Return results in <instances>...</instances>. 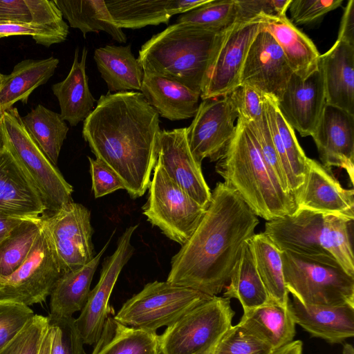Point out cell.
<instances>
[{
	"mask_svg": "<svg viewBox=\"0 0 354 354\" xmlns=\"http://www.w3.org/2000/svg\"><path fill=\"white\" fill-rule=\"evenodd\" d=\"M160 131V115L141 92H109L84 120L82 136L136 198L148 189Z\"/></svg>",
	"mask_w": 354,
	"mask_h": 354,
	"instance_id": "cell-1",
	"label": "cell"
},
{
	"mask_svg": "<svg viewBox=\"0 0 354 354\" xmlns=\"http://www.w3.org/2000/svg\"><path fill=\"white\" fill-rule=\"evenodd\" d=\"M259 223L241 197L218 182L196 229L172 257L167 281L216 296L229 281L244 243Z\"/></svg>",
	"mask_w": 354,
	"mask_h": 354,
	"instance_id": "cell-2",
	"label": "cell"
},
{
	"mask_svg": "<svg viewBox=\"0 0 354 354\" xmlns=\"http://www.w3.org/2000/svg\"><path fill=\"white\" fill-rule=\"evenodd\" d=\"M216 171L252 212L268 221L293 214L295 196L285 192L272 176L246 122L239 118L234 134L216 161Z\"/></svg>",
	"mask_w": 354,
	"mask_h": 354,
	"instance_id": "cell-3",
	"label": "cell"
},
{
	"mask_svg": "<svg viewBox=\"0 0 354 354\" xmlns=\"http://www.w3.org/2000/svg\"><path fill=\"white\" fill-rule=\"evenodd\" d=\"M223 30L176 23L147 41L138 59L144 73L169 78L201 93Z\"/></svg>",
	"mask_w": 354,
	"mask_h": 354,
	"instance_id": "cell-4",
	"label": "cell"
},
{
	"mask_svg": "<svg viewBox=\"0 0 354 354\" xmlns=\"http://www.w3.org/2000/svg\"><path fill=\"white\" fill-rule=\"evenodd\" d=\"M350 222L333 215L297 210L293 214L266 221L263 232L281 252L331 256L354 276Z\"/></svg>",
	"mask_w": 354,
	"mask_h": 354,
	"instance_id": "cell-5",
	"label": "cell"
},
{
	"mask_svg": "<svg viewBox=\"0 0 354 354\" xmlns=\"http://www.w3.org/2000/svg\"><path fill=\"white\" fill-rule=\"evenodd\" d=\"M286 286L304 305L354 306V276L331 256L281 252Z\"/></svg>",
	"mask_w": 354,
	"mask_h": 354,
	"instance_id": "cell-6",
	"label": "cell"
},
{
	"mask_svg": "<svg viewBox=\"0 0 354 354\" xmlns=\"http://www.w3.org/2000/svg\"><path fill=\"white\" fill-rule=\"evenodd\" d=\"M1 136L43 198L48 214L72 202L73 187L64 179L26 129L17 107L0 115Z\"/></svg>",
	"mask_w": 354,
	"mask_h": 354,
	"instance_id": "cell-7",
	"label": "cell"
},
{
	"mask_svg": "<svg viewBox=\"0 0 354 354\" xmlns=\"http://www.w3.org/2000/svg\"><path fill=\"white\" fill-rule=\"evenodd\" d=\"M234 315L230 299L212 297L158 335L160 354H212L232 326Z\"/></svg>",
	"mask_w": 354,
	"mask_h": 354,
	"instance_id": "cell-8",
	"label": "cell"
},
{
	"mask_svg": "<svg viewBox=\"0 0 354 354\" xmlns=\"http://www.w3.org/2000/svg\"><path fill=\"white\" fill-rule=\"evenodd\" d=\"M212 297L167 281H155L128 299L113 318L125 326L156 333Z\"/></svg>",
	"mask_w": 354,
	"mask_h": 354,
	"instance_id": "cell-9",
	"label": "cell"
},
{
	"mask_svg": "<svg viewBox=\"0 0 354 354\" xmlns=\"http://www.w3.org/2000/svg\"><path fill=\"white\" fill-rule=\"evenodd\" d=\"M148 189L142 214L167 237L183 245L196 229L206 209L175 183L158 162Z\"/></svg>",
	"mask_w": 354,
	"mask_h": 354,
	"instance_id": "cell-10",
	"label": "cell"
},
{
	"mask_svg": "<svg viewBox=\"0 0 354 354\" xmlns=\"http://www.w3.org/2000/svg\"><path fill=\"white\" fill-rule=\"evenodd\" d=\"M62 274L58 257L43 217L39 233L27 258L0 285V299L28 306L42 303L50 296Z\"/></svg>",
	"mask_w": 354,
	"mask_h": 354,
	"instance_id": "cell-11",
	"label": "cell"
},
{
	"mask_svg": "<svg viewBox=\"0 0 354 354\" xmlns=\"http://www.w3.org/2000/svg\"><path fill=\"white\" fill-rule=\"evenodd\" d=\"M261 28V19L235 21L223 31L205 77L202 100L225 96L240 85L248 50Z\"/></svg>",
	"mask_w": 354,
	"mask_h": 354,
	"instance_id": "cell-12",
	"label": "cell"
},
{
	"mask_svg": "<svg viewBox=\"0 0 354 354\" xmlns=\"http://www.w3.org/2000/svg\"><path fill=\"white\" fill-rule=\"evenodd\" d=\"M44 220L62 274L79 269L93 259L91 212L86 207L72 201L44 215Z\"/></svg>",
	"mask_w": 354,
	"mask_h": 354,
	"instance_id": "cell-13",
	"label": "cell"
},
{
	"mask_svg": "<svg viewBox=\"0 0 354 354\" xmlns=\"http://www.w3.org/2000/svg\"><path fill=\"white\" fill-rule=\"evenodd\" d=\"M238 118L228 95L202 100L186 128L188 146L197 162L219 159L234 134Z\"/></svg>",
	"mask_w": 354,
	"mask_h": 354,
	"instance_id": "cell-14",
	"label": "cell"
},
{
	"mask_svg": "<svg viewBox=\"0 0 354 354\" xmlns=\"http://www.w3.org/2000/svg\"><path fill=\"white\" fill-rule=\"evenodd\" d=\"M138 227V225L129 227L120 236L115 250L104 260L100 279L90 290L84 307L75 319L84 344L91 345L97 342L106 319L113 311L109 304V298L121 270L133 254L131 239Z\"/></svg>",
	"mask_w": 354,
	"mask_h": 354,
	"instance_id": "cell-15",
	"label": "cell"
},
{
	"mask_svg": "<svg viewBox=\"0 0 354 354\" xmlns=\"http://www.w3.org/2000/svg\"><path fill=\"white\" fill-rule=\"evenodd\" d=\"M292 74L279 44L261 28L248 50L240 84L253 87L277 102Z\"/></svg>",
	"mask_w": 354,
	"mask_h": 354,
	"instance_id": "cell-16",
	"label": "cell"
},
{
	"mask_svg": "<svg viewBox=\"0 0 354 354\" xmlns=\"http://www.w3.org/2000/svg\"><path fill=\"white\" fill-rule=\"evenodd\" d=\"M156 162L191 198L207 208L212 192L204 178L201 165L189 150L186 128L161 130Z\"/></svg>",
	"mask_w": 354,
	"mask_h": 354,
	"instance_id": "cell-17",
	"label": "cell"
},
{
	"mask_svg": "<svg viewBox=\"0 0 354 354\" xmlns=\"http://www.w3.org/2000/svg\"><path fill=\"white\" fill-rule=\"evenodd\" d=\"M297 209L354 219L353 189L344 188L330 169L307 158L304 183L295 196Z\"/></svg>",
	"mask_w": 354,
	"mask_h": 354,
	"instance_id": "cell-18",
	"label": "cell"
},
{
	"mask_svg": "<svg viewBox=\"0 0 354 354\" xmlns=\"http://www.w3.org/2000/svg\"><path fill=\"white\" fill-rule=\"evenodd\" d=\"M46 205L30 178L10 149L0 142V216L39 220Z\"/></svg>",
	"mask_w": 354,
	"mask_h": 354,
	"instance_id": "cell-19",
	"label": "cell"
},
{
	"mask_svg": "<svg viewBox=\"0 0 354 354\" xmlns=\"http://www.w3.org/2000/svg\"><path fill=\"white\" fill-rule=\"evenodd\" d=\"M277 107L286 122L301 136H312L326 105L322 70L319 68L306 78L292 74Z\"/></svg>",
	"mask_w": 354,
	"mask_h": 354,
	"instance_id": "cell-20",
	"label": "cell"
},
{
	"mask_svg": "<svg viewBox=\"0 0 354 354\" xmlns=\"http://www.w3.org/2000/svg\"><path fill=\"white\" fill-rule=\"evenodd\" d=\"M322 165L344 169L354 180V115L326 104L312 135Z\"/></svg>",
	"mask_w": 354,
	"mask_h": 354,
	"instance_id": "cell-21",
	"label": "cell"
},
{
	"mask_svg": "<svg viewBox=\"0 0 354 354\" xmlns=\"http://www.w3.org/2000/svg\"><path fill=\"white\" fill-rule=\"evenodd\" d=\"M289 310L295 324L330 344H340L354 335V306L304 305L293 298Z\"/></svg>",
	"mask_w": 354,
	"mask_h": 354,
	"instance_id": "cell-22",
	"label": "cell"
},
{
	"mask_svg": "<svg viewBox=\"0 0 354 354\" xmlns=\"http://www.w3.org/2000/svg\"><path fill=\"white\" fill-rule=\"evenodd\" d=\"M326 104L354 115V46L336 40L320 55Z\"/></svg>",
	"mask_w": 354,
	"mask_h": 354,
	"instance_id": "cell-23",
	"label": "cell"
},
{
	"mask_svg": "<svg viewBox=\"0 0 354 354\" xmlns=\"http://www.w3.org/2000/svg\"><path fill=\"white\" fill-rule=\"evenodd\" d=\"M209 0H106L111 17L120 28L139 29L168 24L176 14L196 8Z\"/></svg>",
	"mask_w": 354,
	"mask_h": 354,
	"instance_id": "cell-24",
	"label": "cell"
},
{
	"mask_svg": "<svg viewBox=\"0 0 354 354\" xmlns=\"http://www.w3.org/2000/svg\"><path fill=\"white\" fill-rule=\"evenodd\" d=\"M140 91L159 115L181 120L194 117L201 93L169 78L144 73Z\"/></svg>",
	"mask_w": 354,
	"mask_h": 354,
	"instance_id": "cell-25",
	"label": "cell"
},
{
	"mask_svg": "<svg viewBox=\"0 0 354 354\" xmlns=\"http://www.w3.org/2000/svg\"><path fill=\"white\" fill-rule=\"evenodd\" d=\"M261 20L262 29L279 44L294 74L306 78L319 68L321 55L317 47L286 16L264 17Z\"/></svg>",
	"mask_w": 354,
	"mask_h": 354,
	"instance_id": "cell-26",
	"label": "cell"
},
{
	"mask_svg": "<svg viewBox=\"0 0 354 354\" xmlns=\"http://www.w3.org/2000/svg\"><path fill=\"white\" fill-rule=\"evenodd\" d=\"M88 50L84 47L79 60V49L75 50L73 62L66 77L52 86L57 97L62 118L71 127L77 126L90 115L95 99L88 87L86 73Z\"/></svg>",
	"mask_w": 354,
	"mask_h": 354,
	"instance_id": "cell-27",
	"label": "cell"
},
{
	"mask_svg": "<svg viewBox=\"0 0 354 354\" xmlns=\"http://www.w3.org/2000/svg\"><path fill=\"white\" fill-rule=\"evenodd\" d=\"M59 59H24L17 64L9 75H3L0 85V115L21 102L26 104L29 96L45 84L54 75Z\"/></svg>",
	"mask_w": 354,
	"mask_h": 354,
	"instance_id": "cell-28",
	"label": "cell"
},
{
	"mask_svg": "<svg viewBox=\"0 0 354 354\" xmlns=\"http://www.w3.org/2000/svg\"><path fill=\"white\" fill-rule=\"evenodd\" d=\"M114 232L90 262L79 269L61 275L50 295L49 315L57 317L72 316L73 313L83 309L88 299L95 272Z\"/></svg>",
	"mask_w": 354,
	"mask_h": 354,
	"instance_id": "cell-29",
	"label": "cell"
},
{
	"mask_svg": "<svg viewBox=\"0 0 354 354\" xmlns=\"http://www.w3.org/2000/svg\"><path fill=\"white\" fill-rule=\"evenodd\" d=\"M93 57L110 93L140 91L144 71L131 52V44L98 48Z\"/></svg>",
	"mask_w": 354,
	"mask_h": 354,
	"instance_id": "cell-30",
	"label": "cell"
},
{
	"mask_svg": "<svg viewBox=\"0 0 354 354\" xmlns=\"http://www.w3.org/2000/svg\"><path fill=\"white\" fill-rule=\"evenodd\" d=\"M240 324L266 342L275 351L293 341L295 323L288 307L272 300L243 312Z\"/></svg>",
	"mask_w": 354,
	"mask_h": 354,
	"instance_id": "cell-31",
	"label": "cell"
},
{
	"mask_svg": "<svg viewBox=\"0 0 354 354\" xmlns=\"http://www.w3.org/2000/svg\"><path fill=\"white\" fill-rule=\"evenodd\" d=\"M91 354H160L158 335L125 326L109 316Z\"/></svg>",
	"mask_w": 354,
	"mask_h": 354,
	"instance_id": "cell-32",
	"label": "cell"
},
{
	"mask_svg": "<svg viewBox=\"0 0 354 354\" xmlns=\"http://www.w3.org/2000/svg\"><path fill=\"white\" fill-rule=\"evenodd\" d=\"M71 28L81 30L84 37L90 32L104 31L119 43L127 36L114 23L104 0H54Z\"/></svg>",
	"mask_w": 354,
	"mask_h": 354,
	"instance_id": "cell-33",
	"label": "cell"
},
{
	"mask_svg": "<svg viewBox=\"0 0 354 354\" xmlns=\"http://www.w3.org/2000/svg\"><path fill=\"white\" fill-rule=\"evenodd\" d=\"M228 282L223 297L237 299L243 312L261 306L271 300L256 268L249 240L242 248Z\"/></svg>",
	"mask_w": 354,
	"mask_h": 354,
	"instance_id": "cell-34",
	"label": "cell"
},
{
	"mask_svg": "<svg viewBox=\"0 0 354 354\" xmlns=\"http://www.w3.org/2000/svg\"><path fill=\"white\" fill-rule=\"evenodd\" d=\"M254 264L271 300L288 307L290 299L281 259V252L263 233L254 234L249 240Z\"/></svg>",
	"mask_w": 354,
	"mask_h": 354,
	"instance_id": "cell-35",
	"label": "cell"
},
{
	"mask_svg": "<svg viewBox=\"0 0 354 354\" xmlns=\"http://www.w3.org/2000/svg\"><path fill=\"white\" fill-rule=\"evenodd\" d=\"M21 120L30 137L49 161L57 167L61 148L69 130L60 113L38 104L21 116Z\"/></svg>",
	"mask_w": 354,
	"mask_h": 354,
	"instance_id": "cell-36",
	"label": "cell"
},
{
	"mask_svg": "<svg viewBox=\"0 0 354 354\" xmlns=\"http://www.w3.org/2000/svg\"><path fill=\"white\" fill-rule=\"evenodd\" d=\"M66 26L54 0H0V24Z\"/></svg>",
	"mask_w": 354,
	"mask_h": 354,
	"instance_id": "cell-37",
	"label": "cell"
},
{
	"mask_svg": "<svg viewBox=\"0 0 354 354\" xmlns=\"http://www.w3.org/2000/svg\"><path fill=\"white\" fill-rule=\"evenodd\" d=\"M42 218L24 221L0 243L1 283L27 258L39 233Z\"/></svg>",
	"mask_w": 354,
	"mask_h": 354,
	"instance_id": "cell-38",
	"label": "cell"
},
{
	"mask_svg": "<svg viewBox=\"0 0 354 354\" xmlns=\"http://www.w3.org/2000/svg\"><path fill=\"white\" fill-rule=\"evenodd\" d=\"M264 106L266 113L276 125L282 147L286 154L291 174L290 191L295 198L304 181L308 157L299 144L294 129L286 122L279 112L277 101L265 95Z\"/></svg>",
	"mask_w": 354,
	"mask_h": 354,
	"instance_id": "cell-39",
	"label": "cell"
},
{
	"mask_svg": "<svg viewBox=\"0 0 354 354\" xmlns=\"http://www.w3.org/2000/svg\"><path fill=\"white\" fill-rule=\"evenodd\" d=\"M236 14V0H209L180 14L176 22L205 30L222 31L235 21Z\"/></svg>",
	"mask_w": 354,
	"mask_h": 354,
	"instance_id": "cell-40",
	"label": "cell"
},
{
	"mask_svg": "<svg viewBox=\"0 0 354 354\" xmlns=\"http://www.w3.org/2000/svg\"><path fill=\"white\" fill-rule=\"evenodd\" d=\"M271 347L239 323L232 326L216 344L213 354H271Z\"/></svg>",
	"mask_w": 354,
	"mask_h": 354,
	"instance_id": "cell-41",
	"label": "cell"
},
{
	"mask_svg": "<svg viewBox=\"0 0 354 354\" xmlns=\"http://www.w3.org/2000/svg\"><path fill=\"white\" fill-rule=\"evenodd\" d=\"M48 324L53 332L51 354H86L84 341L73 316L48 315Z\"/></svg>",
	"mask_w": 354,
	"mask_h": 354,
	"instance_id": "cell-42",
	"label": "cell"
},
{
	"mask_svg": "<svg viewBox=\"0 0 354 354\" xmlns=\"http://www.w3.org/2000/svg\"><path fill=\"white\" fill-rule=\"evenodd\" d=\"M245 122L256 138L261 154L272 176L285 192L292 194L289 190L287 180L273 144L266 112L261 119Z\"/></svg>",
	"mask_w": 354,
	"mask_h": 354,
	"instance_id": "cell-43",
	"label": "cell"
},
{
	"mask_svg": "<svg viewBox=\"0 0 354 354\" xmlns=\"http://www.w3.org/2000/svg\"><path fill=\"white\" fill-rule=\"evenodd\" d=\"M68 26H55L34 24H0V39L10 36H31L36 44L49 47L64 42L68 35Z\"/></svg>",
	"mask_w": 354,
	"mask_h": 354,
	"instance_id": "cell-44",
	"label": "cell"
},
{
	"mask_svg": "<svg viewBox=\"0 0 354 354\" xmlns=\"http://www.w3.org/2000/svg\"><path fill=\"white\" fill-rule=\"evenodd\" d=\"M47 328V317L35 315L11 341L0 348V354H37Z\"/></svg>",
	"mask_w": 354,
	"mask_h": 354,
	"instance_id": "cell-45",
	"label": "cell"
},
{
	"mask_svg": "<svg viewBox=\"0 0 354 354\" xmlns=\"http://www.w3.org/2000/svg\"><path fill=\"white\" fill-rule=\"evenodd\" d=\"M35 315L28 306L0 299V348L11 341Z\"/></svg>",
	"mask_w": 354,
	"mask_h": 354,
	"instance_id": "cell-46",
	"label": "cell"
},
{
	"mask_svg": "<svg viewBox=\"0 0 354 354\" xmlns=\"http://www.w3.org/2000/svg\"><path fill=\"white\" fill-rule=\"evenodd\" d=\"M227 95L239 118L245 122H254L263 118L265 95L256 88L240 84Z\"/></svg>",
	"mask_w": 354,
	"mask_h": 354,
	"instance_id": "cell-47",
	"label": "cell"
},
{
	"mask_svg": "<svg viewBox=\"0 0 354 354\" xmlns=\"http://www.w3.org/2000/svg\"><path fill=\"white\" fill-rule=\"evenodd\" d=\"M291 0H236L235 21H248L264 17L286 16Z\"/></svg>",
	"mask_w": 354,
	"mask_h": 354,
	"instance_id": "cell-48",
	"label": "cell"
},
{
	"mask_svg": "<svg viewBox=\"0 0 354 354\" xmlns=\"http://www.w3.org/2000/svg\"><path fill=\"white\" fill-rule=\"evenodd\" d=\"M342 0H291L289 10L296 24H310L339 8Z\"/></svg>",
	"mask_w": 354,
	"mask_h": 354,
	"instance_id": "cell-49",
	"label": "cell"
},
{
	"mask_svg": "<svg viewBox=\"0 0 354 354\" xmlns=\"http://www.w3.org/2000/svg\"><path fill=\"white\" fill-rule=\"evenodd\" d=\"M92 180V190L100 198L118 189H124L120 178L108 165L98 158L88 157Z\"/></svg>",
	"mask_w": 354,
	"mask_h": 354,
	"instance_id": "cell-50",
	"label": "cell"
},
{
	"mask_svg": "<svg viewBox=\"0 0 354 354\" xmlns=\"http://www.w3.org/2000/svg\"><path fill=\"white\" fill-rule=\"evenodd\" d=\"M337 40L354 46V0L344 8Z\"/></svg>",
	"mask_w": 354,
	"mask_h": 354,
	"instance_id": "cell-51",
	"label": "cell"
},
{
	"mask_svg": "<svg viewBox=\"0 0 354 354\" xmlns=\"http://www.w3.org/2000/svg\"><path fill=\"white\" fill-rule=\"evenodd\" d=\"M24 221L25 220L0 216V243Z\"/></svg>",
	"mask_w": 354,
	"mask_h": 354,
	"instance_id": "cell-52",
	"label": "cell"
},
{
	"mask_svg": "<svg viewBox=\"0 0 354 354\" xmlns=\"http://www.w3.org/2000/svg\"><path fill=\"white\" fill-rule=\"evenodd\" d=\"M303 343L300 340H293L290 343L274 351L271 354H302Z\"/></svg>",
	"mask_w": 354,
	"mask_h": 354,
	"instance_id": "cell-53",
	"label": "cell"
},
{
	"mask_svg": "<svg viewBox=\"0 0 354 354\" xmlns=\"http://www.w3.org/2000/svg\"><path fill=\"white\" fill-rule=\"evenodd\" d=\"M52 339V329L48 324L37 354H51Z\"/></svg>",
	"mask_w": 354,
	"mask_h": 354,
	"instance_id": "cell-54",
	"label": "cell"
},
{
	"mask_svg": "<svg viewBox=\"0 0 354 354\" xmlns=\"http://www.w3.org/2000/svg\"><path fill=\"white\" fill-rule=\"evenodd\" d=\"M342 354H354V348L350 344H345L343 347Z\"/></svg>",
	"mask_w": 354,
	"mask_h": 354,
	"instance_id": "cell-55",
	"label": "cell"
},
{
	"mask_svg": "<svg viewBox=\"0 0 354 354\" xmlns=\"http://www.w3.org/2000/svg\"><path fill=\"white\" fill-rule=\"evenodd\" d=\"M3 75L0 73V85H1V83L2 80H3Z\"/></svg>",
	"mask_w": 354,
	"mask_h": 354,
	"instance_id": "cell-56",
	"label": "cell"
},
{
	"mask_svg": "<svg viewBox=\"0 0 354 354\" xmlns=\"http://www.w3.org/2000/svg\"><path fill=\"white\" fill-rule=\"evenodd\" d=\"M1 141V121H0V142Z\"/></svg>",
	"mask_w": 354,
	"mask_h": 354,
	"instance_id": "cell-57",
	"label": "cell"
},
{
	"mask_svg": "<svg viewBox=\"0 0 354 354\" xmlns=\"http://www.w3.org/2000/svg\"><path fill=\"white\" fill-rule=\"evenodd\" d=\"M1 281H0V285H1Z\"/></svg>",
	"mask_w": 354,
	"mask_h": 354,
	"instance_id": "cell-58",
	"label": "cell"
},
{
	"mask_svg": "<svg viewBox=\"0 0 354 354\" xmlns=\"http://www.w3.org/2000/svg\"><path fill=\"white\" fill-rule=\"evenodd\" d=\"M212 354H213V353Z\"/></svg>",
	"mask_w": 354,
	"mask_h": 354,
	"instance_id": "cell-59",
	"label": "cell"
}]
</instances>
